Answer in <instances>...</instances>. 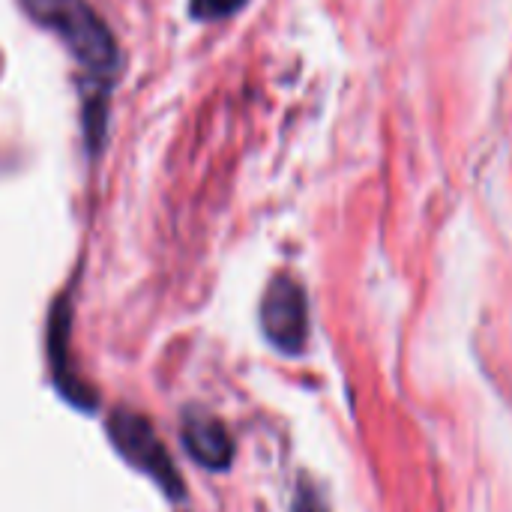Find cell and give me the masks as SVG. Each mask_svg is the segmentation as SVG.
I'll return each mask as SVG.
<instances>
[{
  "instance_id": "1",
  "label": "cell",
  "mask_w": 512,
  "mask_h": 512,
  "mask_svg": "<svg viewBox=\"0 0 512 512\" xmlns=\"http://www.w3.org/2000/svg\"><path fill=\"white\" fill-rule=\"evenodd\" d=\"M27 15L48 27L69 54L93 75V81L108 84L117 69V45L102 18L87 6V0H21Z\"/></svg>"
},
{
  "instance_id": "2",
  "label": "cell",
  "mask_w": 512,
  "mask_h": 512,
  "mask_svg": "<svg viewBox=\"0 0 512 512\" xmlns=\"http://www.w3.org/2000/svg\"><path fill=\"white\" fill-rule=\"evenodd\" d=\"M108 432L114 438V447L126 456V462H132L138 471L150 474L165 489V495L180 498L183 483H180V477H177V471H174L162 441L156 438L153 426L144 417L129 414V411H117L108 420Z\"/></svg>"
},
{
  "instance_id": "3",
  "label": "cell",
  "mask_w": 512,
  "mask_h": 512,
  "mask_svg": "<svg viewBox=\"0 0 512 512\" xmlns=\"http://www.w3.org/2000/svg\"><path fill=\"white\" fill-rule=\"evenodd\" d=\"M261 324H264L267 339L285 354H297L306 345V336H309L306 294L294 279L276 276L270 282L264 303H261Z\"/></svg>"
},
{
  "instance_id": "4",
  "label": "cell",
  "mask_w": 512,
  "mask_h": 512,
  "mask_svg": "<svg viewBox=\"0 0 512 512\" xmlns=\"http://www.w3.org/2000/svg\"><path fill=\"white\" fill-rule=\"evenodd\" d=\"M183 444H186L189 456L210 471L228 468V462L234 456V447H231L225 426L219 420H210V417H189L183 423Z\"/></svg>"
},
{
  "instance_id": "5",
  "label": "cell",
  "mask_w": 512,
  "mask_h": 512,
  "mask_svg": "<svg viewBox=\"0 0 512 512\" xmlns=\"http://www.w3.org/2000/svg\"><path fill=\"white\" fill-rule=\"evenodd\" d=\"M246 0H192L189 3V12L198 18V21H216V18H228L234 15Z\"/></svg>"
}]
</instances>
